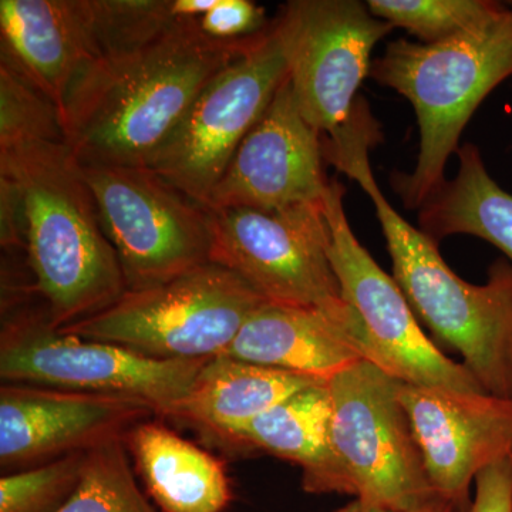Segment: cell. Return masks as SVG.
I'll return each mask as SVG.
<instances>
[{
  "mask_svg": "<svg viewBox=\"0 0 512 512\" xmlns=\"http://www.w3.org/2000/svg\"><path fill=\"white\" fill-rule=\"evenodd\" d=\"M400 400L434 490L468 507L477 474L512 454V397L403 382Z\"/></svg>",
  "mask_w": 512,
  "mask_h": 512,
  "instance_id": "14",
  "label": "cell"
},
{
  "mask_svg": "<svg viewBox=\"0 0 512 512\" xmlns=\"http://www.w3.org/2000/svg\"><path fill=\"white\" fill-rule=\"evenodd\" d=\"M325 201L276 211H208L210 262L241 276L274 305L352 311L330 261Z\"/></svg>",
  "mask_w": 512,
  "mask_h": 512,
  "instance_id": "8",
  "label": "cell"
},
{
  "mask_svg": "<svg viewBox=\"0 0 512 512\" xmlns=\"http://www.w3.org/2000/svg\"><path fill=\"white\" fill-rule=\"evenodd\" d=\"M271 20L266 16L264 6L251 0H218L198 23L202 33L211 39L234 42L264 32Z\"/></svg>",
  "mask_w": 512,
  "mask_h": 512,
  "instance_id": "26",
  "label": "cell"
},
{
  "mask_svg": "<svg viewBox=\"0 0 512 512\" xmlns=\"http://www.w3.org/2000/svg\"><path fill=\"white\" fill-rule=\"evenodd\" d=\"M320 133L305 120L289 79L229 161L205 210L276 211L325 200L330 181Z\"/></svg>",
  "mask_w": 512,
  "mask_h": 512,
  "instance_id": "13",
  "label": "cell"
},
{
  "mask_svg": "<svg viewBox=\"0 0 512 512\" xmlns=\"http://www.w3.org/2000/svg\"><path fill=\"white\" fill-rule=\"evenodd\" d=\"M87 451L0 480V512H57L79 487Z\"/></svg>",
  "mask_w": 512,
  "mask_h": 512,
  "instance_id": "25",
  "label": "cell"
},
{
  "mask_svg": "<svg viewBox=\"0 0 512 512\" xmlns=\"http://www.w3.org/2000/svg\"><path fill=\"white\" fill-rule=\"evenodd\" d=\"M0 241L3 248L25 249V211L15 181L0 174Z\"/></svg>",
  "mask_w": 512,
  "mask_h": 512,
  "instance_id": "28",
  "label": "cell"
},
{
  "mask_svg": "<svg viewBox=\"0 0 512 512\" xmlns=\"http://www.w3.org/2000/svg\"><path fill=\"white\" fill-rule=\"evenodd\" d=\"M458 170L424 202L421 231L439 244L450 235H473L490 242L512 265V194L488 173L474 144L458 148Z\"/></svg>",
  "mask_w": 512,
  "mask_h": 512,
  "instance_id": "20",
  "label": "cell"
},
{
  "mask_svg": "<svg viewBox=\"0 0 512 512\" xmlns=\"http://www.w3.org/2000/svg\"><path fill=\"white\" fill-rule=\"evenodd\" d=\"M330 419L332 397L328 383L319 382L248 421L227 441L292 461L303 470L325 451Z\"/></svg>",
  "mask_w": 512,
  "mask_h": 512,
  "instance_id": "21",
  "label": "cell"
},
{
  "mask_svg": "<svg viewBox=\"0 0 512 512\" xmlns=\"http://www.w3.org/2000/svg\"><path fill=\"white\" fill-rule=\"evenodd\" d=\"M210 359H154L60 332L47 318H23L3 330L0 377L5 383L140 400L170 419Z\"/></svg>",
  "mask_w": 512,
  "mask_h": 512,
  "instance_id": "7",
  "label": "cell"
},
{
  "mask_svg": "<svg viewBox=\"0 0 512 512\" xmlns=\"http://www.w3.org/2000/svg\"><path fill=\"white\" fill-rule=\"evenodd\" d=\"M222 355L328 383L360 360L367 362V343L353 309L266 303Z\"/></svg>",
  "mask_w": 512,
  "mask_h": 512,
  "instance_id": "17",
  "label": "cell"
},
{
  "mask_svg": "<svg viewBox=\"0 0 512 512\" xmlns=\"http://www.w3.org/2000/svg\"><path fill=\"white\" fill-rule=\"evenodd\" d=\"M369 76L406 97L416 113V167L393 177V187L404 207L420 210L446 181L448 158L460 148L474 111L512 76V6L443 42L394 40L372 63Z\"/></svg>",
  "mask_w": 512,
  "mask_h": 512,
  "instance_id": "4",
  "label": "cell"
},
{
  "mask_svg": "<svg viewBox=\"0 0 512 512\" xmlns=\"http://www.w3.org/2000/svg\"><path fill=\"white\" fill-rule=\"evenodd\" d=\"M366 5L377 19L426 45L476 28L504 6L493 0H369Z\"/></svg>",
  "mask_w": 512,
  "mask_h": 512,
  "instance_id": "23",
  "label": "cell"
},
{
  "mask_svg": "<svg viewBox=\"0 0 512 512\" xmlns=\"http://www.w3.org/2000/svg\"><path fill=\"white\" fill-rule=\"evenodd\" d=\"M127 450L121 437L87 451L79 487L57 512H160L138 487Z\"/></svg>",
  "mask_w": 512,
  "mask_h": 512,
  "instance_id": "22",
  "label": "cell"
},
{
  "mask_svg": "<svg viewBox=\"0 0 512 512\" xmlns=\"http://www.w3.org/2000/svg\"><path fill=\"white\" fill-rule=\"evenodd\" d=\"M0 174L18 185L25 251L55 329L90 318L127 292L82 164L66 143L0 151Z\"/></svg>",
  "mask_w": 512,
  "mask_h": 512,
  "instance_id": "3",
  "label": "cell"
},
{
  "mask_svg": "<svg viewBox=\"0 0 512 512\" xmlns=\"http://www.w3.org/2000/svg\"><path fill=\"white\" fill-rule=\"evenodd\" d=\"M154 410L140 400L5 383L0 389V461L33 466L126 437ZM37 466V464H36Z\"/></svg>",
  "mask_w": 512,
  "mask_h": 512,
  "instance_id": "15",
  "label": "cell"
},
{
  "mask_svg": "<svg viewBox=\"0 0 512 512\" xmlns=\"http://www.w3.org/2000/svg\"><path fill=\"white\" fill-rule=\"evenodd\" d=\"M402 384L366 360L329 380L328 441L322 456L302 470L306 493L349 494L399 511L441 498L400 400Z\"/></svg>",
  "mask_w": 512,
  "mask_h": 512,
  "instance_id": "5",
  "label": "cell"
},
{
  "mask_svg": "<svg viewBox=\"0 0 512 512\" xmlns=\"http://www.w3.org/2000/svg\"><path fill=\"white\" fill-rule=\"evenodd\" d=\"M343 198L342 183L330 181L325 201L332 234L330 261L343 298L365 330L367 362L404 383L487 393L466 366L448 359L421 330L402 289L357 241Z\"/></svg>",
  "mask_w": 512,
  "mask_h": 512,
  "instance_id": "12",
  "label": "cell"
},
{
  "mask_svg": "<svg viewBox=\"0 0 512 512\" xmlns=\"http://www.w3.org/2000/svg\"><path fill=\"white\" fill-rule=\"evenodd\" d=\"M296 103L320 134L352 117L372 52L392 26L357 0H291L272 19Z\"/></svg>",
  "mask_w": 512,
  "mask_h": 512,
  "instance_id": "11",
  "label": "cell"
},
{
  "mask_svg": "<svg viewBox=\"0 0 512 512\" xmlns=\"http://www.w3.org/2000/svg\"><path fill=\"white\" fill-rule=\"evenodd\" d=\"M128 451L163 512H222L231 487L221 461L156 421L128 431Z\"/></svg>",
  "mask_w": 512,
  "mask_h": 512,
  "instance_id": "19",
  "label": "cell"
},
{
  "mask_svg": "<svg viewBox=\"0 0 512 512\" xmlns=\"http://www.w3.org/2000/svg\"><path fill=\"white\" fill-rule=\"evenodd\" d=\"M457 510V505H454L451 501L437 498V500L431 501L429 504L407 511L390 510V508L377 507V505H370L355 500L336 512H456Z\"/></svg>",
  "mask_w": 512,
  "mask_h": 512,
  "instance_id": "29",
  "label": "cell"
},
{
  "mask_svg": "<svg viewBox=\"0 0 512 512\" xmlns=\"http://www.w3.org/2000/svg\"><path fill=\"white\" fill-rule=\"evenodd\" d=\"M375 133L369 116L353 117L323 141L325 160L355 180L375 205L393 279L414 313L463 356L485 392L512 397V265L498 259L485 285L454 274L436 242L403 220L380 191L369 160Z\"/></svg>",
  "mask_w": 512,
  "mask_h": 512,
  "instance_id": "2",
  "label": "cell"
},
{
  "mask_svg": "<svg viewBox=\"0 0 512 512\" xmlns=\"http://www.w3.org/2000/svg\"><path fill=\"white\" fill-rule=\"evenodd\" d=\"M319 382L275 367L215 356L202 367L191 393L175 407L170 419L228 440L248 421Z\"/></svg>",
  "mask_w": 512,
  "mask_h": 512,
  "instance_id": "18",
  "label": "cell"
},
{
  "mask_svg": "<svg viewBox=\"0 0 512 512\" xmlns=\"http://www.w3.org/2000/svg\"><path fill=\"white\" fill-rule=\"evenodd\" d=\"M266 303L241 276L208 262L163 285L127 291L104 311L59 330L154 359H210Z\"/></svg>",
  "mask_w": 512,
  "mask_h": 512,
  "instance_id": "6",
  "label": "cell"
},
{
  "mask_svg": "<svg viewBox=\"0 0 512 512\" xmlns=\"http://www.w3.org/2000/svg\"><path fill=\"white\" fill-rule=\"evenodd\" d=\"M286 80L288 66L271 20L247 52L202 89L148 168L205 207L229 161Z\"/></svg>",
  "mask_w": 512,
  "mask_h": 512,
  "instance_id": "10",
  "label": "cell"
},
{
  "mask_svg": "<svg viewBox=\"0 0 512 512\" xmlns=\"http://www.w3.org/2000/svg\"><path fill=\"white\" fill-rule=\"evenodd\" d=\"M456 512H512V454L477 474L474 500Z\"/></svg>",
  "mask_w": 512,
  "mask_h": 512,
  "instance_id": "27",
  "label": "cell"
},
{
  "mask_svg": "<svg viewBox=\"0 0 512 512\" xmlns=\"http://www.w3.org/2000/svg\"><path fill=\"white\" fill-rule=\"evenodd\" d=\"M82 168L127 291L163 285L210 262V212L151 168Z\"/></svg>",
  "mask_w": 512,
  "mask_h": 512,
  "instance_id": "9",
  "label": "cell"
},
{
  "mask_svg": "<svg viewBox=\"0 0 512 512\" xmlns=\"http://www.w3.org/2000/svg\"><path fill=\"white\" fill-rule=\"evenodd\" d=\"M258 35L224 42L198 19H178L147 45L86 64L60 111L66 146L86 167H148L202 89Z\"/></svg>",
  "mask_w": 512,
  "mask_h": 512,
  "instance_id": "1",
  "label": "cell"
},
{
  "mask_svg": "<svg viewBox=\"0 0 512 512\" xmlns=\"http://www.w3.org/2000/svg\"><path fill=\"white\" fill-rule=\"evenodd\" d=\"M39 143H66L59 107L0 64V151Z\"/></svg>",
  "mask_w": 512,
  "mask_h": 512,
  "instance_id": "24",
  "label": "cell"
},
{
  "mask_svg": "<svg viewBox=\"0 0 512 512\" xmlns=\"http://www.w3.org/2000/svg\"><path fill=\"white\" fill-rule=\"evenodd\" d=\"M100 57L94 0H0V64L60 111L74 77Z\"/></svg>",
  "mask_w": 512,
  "mask_h": 512,
  "instance_id": "16",
  "label": "cell"
}]
</instances>
